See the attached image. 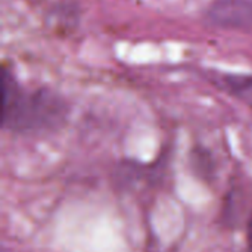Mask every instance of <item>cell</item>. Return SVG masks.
Listing matches in <instances>:
<instances>
[{
    "label": "cell",
    "mask_w": 252,
    "mask_h": 252,
    "mask_svg": "<svg viewBox=\"0 0 252 252\" xmlns=\"http://www.w3.org/2000/svg\"><path fill=\"white\" fill-rule=\"evenodd\" d=\"M62 118L63 105L49 93H34L30 97H25L21 93L7 109L1 111L3 127L22 133L53 128Z\"/></svg>",
    "instance_id": "cell-1"
},
{
    "label": "cell",
    "mask_w": 252,
    "mask_h": 252,
    "mask_svg": "<svg viewBox=\"0 0 252 252\" xmlns=\"http://www.w3.org/2000/svg\"><path fill=\"white\" fill-rule=\"evenodd\" d=\"M208 19L223 28L252 25V3L248 0H217L208 9Z\"/></svg>",
    "instance_id": "cell-2"
},
{
    "label": "cell",
    "mask_w": 252,
    "mask_h": 252,
    "mask_svg": "<svg viewBox=\"0 0 252 252\" xmlns=\"http://www.w3.org/2000/svg\"><path fill=\"white\" fill-rule=\"evenodd\" d=\"M248 251L252 252V216L248 223Z\"/></svg>",
    "instance_id": "cell-3"
}]
</instances>
